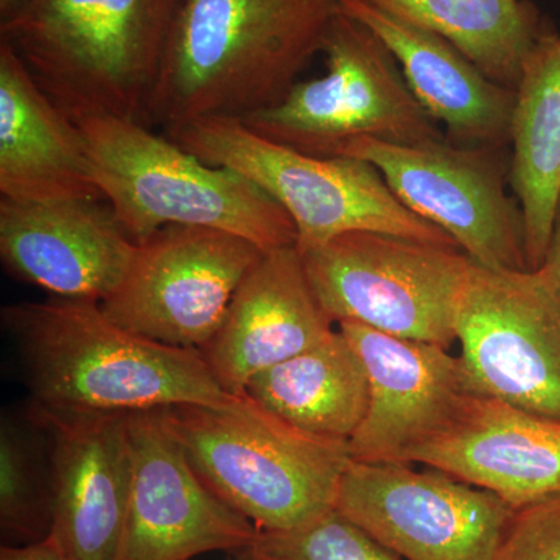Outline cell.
<instances>
[{"label":"cell","instance_id":"6da1fadb","mask_svg":"<svg viewBox=\"0 0 560 560\" xmlns=\"http://www.w3.org/2000/svg\"><path fill=\"white\" fill-rule=\"evenodd\" d=\"M340 0H186L165 51L150 128L243 120L271 108L323 51Z\"/></svg>","mask_w":560,"mask_h":560},{"label":"cell","instance_id":"7a4b0ae2","mask_svg":"<svg viewBox=\"0 0 560 560\" xmlns=\"http://www.w3.org/2000/svg\"><path fill=\"white\" fill-rule=\"evenodd\" d=\"M20 349L31 407L51 412H131L235 399L201 350L140 337L101 302H22L2 311Z\"/></svg>","mask_w":560,"mask_h":560},{"label":"cell","instance_id":"3957f363","mask_svg":"<svg viewBox=\"0 0 560 560\" xmlns=\"http://www.w3.org/2000/svg\"><path fill=\"white\" fill-rule=\"evenodd\" d=\"M186 0H31L0 24L40 90L72 120L150 128L165 51Z\"/></svg>","mask_w":560,"mask_h":560},{"label":"cell","instance_id":"277c9868","mask_svg":"<svg viewBox=\"0 0 560 560\" xmlns=\"http://www.w3.org/2000/svg\"><path fill=\"white\" fill-rule=\"evenodd\" d=\"M73 121L103 197L136 245L180 224L231 232L264 250L296 246L289 213L241 173L208 164L138 121Z\"/></svg>","mask_w":560,"mask_h":560},{"label":"cell","instance_id":"5b68a950","mask_svg":"<svg viewBox=\"0 0 560 560\" xmlns=\"http://www.w3.org/2000/svg\"><path fill=\"white\" fill-rule=\"evenodd\" d=\"M165 412L201 480L257 529H296L337 506L349 442L308 433L248 396Z\"/></svg>","mask_w":560,"mask_h":560},{"label":"cell","instance_id":"8992f818","mask_svg":"<svg viewBox=\"0 0 560 560\" xmlns=\"http://www.w3.org/2000/svg\"><path fill=\"white\" fill-rule=\"evenodd\" d=\"M164 135L208 164L241 173L267 191L293 220L300 250L353 231L459 248L441 228L401 205L381 171L360 158L312 156L226 117L186 121Z\"/></svg>","mask_w":560,"mask_h":560},{"label":"cell","instance_id":"52a82bcc","mask_svg":"<svg viewBox=\"0 0 560 560\" xmlns=\"http://www.w3.org/2000/svg\"><path fill=\"white\" fill-rule=\"evenodd\" d=\"M323 54V77L298 81L282 101L243 124L261 138L319 158L335 156L342 143L359 138L399 145L445 139L393 51L370 27L340 10Z\"/></svg>","mask_w":560,"mask_h":560},{"label":"cell","instance_id":"ba28073f","mask_svg":"<svg viewBox=\"0 0 560 560\" xmlns=\"http://www.w3.org/2000/svg\"><path fill=\"white\" fill-rule=\"evenodd\" d=\"M300 253L313 293L335 324L455 345L456 308L474 264L464 250L353 231Z\"/></svg>","mask_w":560,"mask_h":560},{"label":"cell","instance_id":"9c48e42d","mask_svg":"<svg viewBox=\"0 0 560 560\" xmlns=\"http://www.w3.org/2000/svg\"><path fill=\"white\" fill-rule=\"evenodd\" d=\"M510 147H463L447 139L399 145L348 140L335 156L360 158L381 171L401 205L451 235L475 264L529 270L521 202L506 194Z\"/></svg>","mask_w":560,"mask_h":560},{"label":"cell","instance_id":"30bf717a","mask_svg":"<svg viewBox=\"0 0 560 560\" xmlns=\"http://www.w3.org/2000/svg\"><path fill=\"white\" fill-rule=\"evenodd\" d=\"M471 388L560 420V287L545 267L471 264L455 319Z\"/></svg>","mask_w":560,"mask_h":560},{"label":"cell","instance_id":"8fae6325","mask_svg":"<svg viewBox=\"0 0 560 560\" xmlns=\"http://www.w3.org/2000/svg\"><path fill=\"white\" fill-rule=\"evenodd\" d=\"M265 253L226 231L162 228L139 243L127 278L102 302L103 312L140 337L201 350Z\"/></svg>","mask_w":560,"mask_h":560},{"label":"cell","instance_id":"7c38bea8","mask_svg":"<svg viewBox=\"0 0 560 560\" xmlns=\"http://www.w3.org/2000/svg\"><path fill=\"white\" fill-rule=\"evenodd\" d=\"M335 510L404 560H495L514 512L431 467L353 459Z\"/></svg>","mask_w":560,"mask_h":560},{"label":"cell","instance_id":"4fadbf2b","mask_svg":"<svg viewBox=\"0 0 560 560\" xmlns=\"http://www.w3.org/2000/svg\"><path fill=\"white\" fill-rule=\"evenodd\" d=\"M128 431L131 492L114 560H189L250 547L259 529L201 480L165 408L131 412Z\"/></svg>","mask_w":560,"mask_h":560},{"label":"cell","instance_id":"5bb4252c","mask_svg":"<svg viewBox=\"0 0 560 560\" xmlns=\"http://www.w3.org/2000/svg\"><path fill=\"white\" fill-rule=\"evenodd\" d=\"M44 436L51 489L47 540L70 560H114L132 480L125 412H51L28 408Z\"/></svg>","mask_w":560,"mask_h":560},{"label":"cell","instance_id":"9a60e30c","mask_svg":"<svg viewBox=\"0 0 560 560\" xmlns=\"http://www.w3.org/2000/svg\"><path fill=\"white\" fill-rule=\"evenodd\" d=\"M338 329L359 352L370 405L349 441L353 460L401 463L458 411L471 385L459 357L442 346L394 337L357 323Z\"/></svg>","mask_w":560,"mask_h":560},{"label":"cell","instance_id":"2e32d148","mask_svg":"<svg viewBox=\"0 0 560 560\" xmlns=\"http://www.w3.org/2000/svg\"><path fill=\"white\" fill-rule=\"evenodd\" d=\"M136 249L106 201L0 198L3 267L57 298L102 304L127 278Z\"/></svg>","mask_w":560,"mask_h":560},{"label":"cell","instance_id":"e0dca14e","mask_svg":"<svg viewBox=\"0 0 560 560\" xmlns=\"http://www.w3.org/2000/svg\"><path fill=\"white\" fill-rule=\"evenodd\" d=\"M405 464L444 471L517 510L560 493V420L471 389L451 422Z\"/></svg>","mask_w":560,"mask_h":560},{"label":"cell","instance_id":"ac0fdd59","mask_svg":"<svg viewBox=\"0 0 560 560\" xmlns=\"http://www.w3.org/2000/svg\"><path fill=\"white\" fill-rule=\"evenodd\" d=\"M334 324L296 246L267 250L201 352L221 388L242 397L254 375L326 340Z\"/></svg>","mask_w":560,"mask_h":560},{"label":"cell","instance_id":"d6986e66","mask_svg":"<svg viewBox=\"0 0 560 560\" xmlns=\"http://www.w3.org/2000/svg\"><path fill=\"white\" fill-rule=\"evenodd\" d=\"M340 10L370 27L388 46L420 105L444 125L448 142L511 147L515 90L488 79L447 39L368 0H340Z\"/></svg>","mask_w":560,"mask_h":560},{"label":"cell","instance_id":"ffe728a7","mask_svg":"<svg viewBox=\"0 0 560 560\" xmlns=\"http://www.w3.org/2000/svg\"><path fill=\"white\" fill-rule=\"evenodd\" d=\"M0 194L16 201H106L75 124L0 39Z\"/></svg>","mask_w":560,"mask_h":560},{"label":"cell","instance_id":"44dd1931","mask_svg":"<svg viewBox=\"0 0 560 560\" xmlns=\"http://www.w3.org/2000/svg\"><path fill=\"white\" fill-rule=\"evenodd\" d=\"M510 184L525 219L529 270L544 265L560 205V32L523 62L511 125Z\"/></svg>","mask_w":560,"mask_h":560},{"label":"cell","instance_id":"7402d4cb","mask_svg":"<svg viewBox=\"0 0 560 560\" xmlns=\"http://www.w3.org/2000/svg\"><path fill=\"white\" fill-rule=\"evenodd\" d=\"M245 396L287 422L327 440H352L370 405L359 352L340 329L250 378Z\"/></svg>","mask_w":560,"mask_h":560},{"label":"cell","instance_id":"603a6c76","mask_svg":"<svg viewBox=\"0 0 560 560\" xmlns=\"http://www.w3.org/2000/svg\"><path fill=\"white\" fill-rule=\"evenodd\" d=\"M442 36L488 79L515 90L523 62L550 24L530 0H368Z\"/></svg>","mask_w":560,"mask_h":560},{"label":"cell","instance_id":"cb8c5ba5","mask_svg":"<svg viewBox=\"0 0 560 560\" xmlns=\"http://www.w3.org/2000/svg\"><path fill=\"white\" fill-rule=\"evenodd\" d=\"M11 416L0 425V528L10 547L38 544L51 528V489L46 444Z\"/></svg>","mask_w":560,"mask_h":560},{"label":"cell","instance_id":"d4e9b609","mask_svg":"<svg viewBox=\"0 0 560 560\" xmlns=\"http://www.w3.org/2000/svg\"><path fill=\"white\" fill-rule=\"evenodd\" d=\"M245 560H404L348 517L331 510L290 530H259Z\"/></svg>","mask_w":560,"mask_h":560},{"label":"cell","instance_id":"484cf974","mask_svg":"<svg viewBox=\"0 0 560 560\" xmlns=\"http://www.w3.org/2000/svg\"><path fill=\"white\" fill-rule=\"evenodd\" d=\"M495 560H560V493L512 512Z\"/></svg>","mask_w":560,"mask_h":560},{"label":"cell","instance_id":"4316f807","mask_svg":"<svg viewBox=\"0 0 560 560\" xmlns=\"http://www.w3.org/2000/svg\"><path fill=\"white\" fill-rule=\"evenodd\" d=\"M0 560H70L68 556L62 555L49 540L38 541V544L24 545V547H10L3 545L0 550Z\"/></svg>","mask_w":560,"mask_h":560},{"label":"cell","instance_id":"83f0119b","mask_svg":"<svg viewBox=\"0 0 560 560\" xmlns=\"http://www.w3.org/2000/svg\"><path fill=\"white\" fill-rule=\"evenodd\" d=\"M551 272L552 278L556 279L560 287V205L558 215H556L555 228H552L550 245H548L547 257H545L544 265Z\"/></svg>","mask_w":560,"mask_h":560},{"label":"cell","instance_id":"f1b7e54d","mask_svg":"<svg viewBox=\"0 0 560 560\" xmlns=\"http://www.w3.org/2000/svg\"><path fill=\"white\" fill-rule=\"evenodd\" d=\"M31 0H0V24L10 21L25 9Z\"/></svg>","mask_w":560,"mask_h":560}]
</instances>
